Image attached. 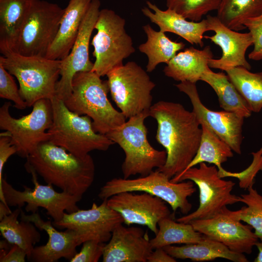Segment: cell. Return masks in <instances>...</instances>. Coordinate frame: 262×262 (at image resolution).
<instances>
[{"label": "cell", "mask_w": 262, "mask_h": 262, "mask_svg": "<svg viewBox=\"0 0 262 262\" xmlns=\"http://www.w3.org/2000/svg\"><path fill=\"white\" fill-rule=\"evenodd\" d=\"M163 248L175 259H190L194 262L213 261L217 258L234 262H249L244 254L233 252L223 244L207 237L199 243L170 245Z\"/></svg>", "instance_id": "obj_26"}, {"label": "cell", "mask_w": 262, "mask_h": 262, "mask_svg": "<svg viewBox=\"0 0 262 262\" xmlns=\"http://www.w3.org/2000/svg\"><path fill=\"white\" fill-rule=\"evenodd\" d=\"M255 246H257L259 253L257 257L254 259V262H262V241H258Z\"/></svg>", "instance_id": "obj_44"}, {"label": "cell", "mask_w": 262, "mask_h": 262, "mask_svg": "<svg viewBox=\"0 0 262 262\" xmlns=\"http://www.w3.org/2000/svg\"><path fill=\"white\" fill-rule=\"evenodd\" d=\"M200 81H203L216 93L220 106L224 111L236 113L244 118L251 115V111L235 86L223 72L215 73L209 67L202 75Z\"/></svg>", "instance_id": "obj_28"}, {"label": "cell", "mask_w": 262, "mask_h": 262, "mask_svg": "<svg viewBox=\"0 0 262 262\" xmlns=\"http://www.w3.org/2000/svg\"><path fill=\"white\" fill-rule=\"evenodd\" d=\"M194 184L190 180L172 182L164 173L156 169L135 179L113 178L101 187L98 196L103 200L122 192H146L164 200L174 212L180 210L186 215L192 207L188 197L196 191Z\"/></svg>", "instance_id": "obj_8"}, {"label": "cell", "mask_w": 262, "mask_h": 262, "mask_svg": "<svg viewBox=\"0 0 262 262\" xmlns=\"http://www.w3.org/2000/svg\"><path fill=\"white\" fill-rule=\"evenodd\" d=\"M26 170L32 175L34 184L33 189L23 185V191L17 190L7 181L5 177L2 179V190L9 206L21 208L26 203L25 211L32 213H36L39 207L43 208L53 221L61 220L65 211L67 213H71L79 210L77 203L82 197L64 191L56 192L50 184H40L37 180L36 173L32 169Z\"/></svg>", "instance_id": "obj_13"}, {"label": "cell", "mask_w": 262, "mask_h": 262, "mask_svg": "<svg viewBox=\"0 0 262 262\" xmlns=\"http://www.w3.org/2000/svg\"><path fill=\"white\" fill-rule=\"evenodd\" d=\"M221 0H166L167 8L191 21L198 22L210 12L217 10Z\"/></svg>", "instance_id": "obj_35"}, {"label": "cell", "mask_w": 262, "mask_h": 262, "mask_svg": "<svg viewBox=\"0 0 262 262\" xmlns=\"http://www.w3.org/2000/svg\"><path fill=\"white\" fill-rule=\"evenodd\" d=\"M16 147L12 144L11 138L5 132L0 135V201L8 205L5 201L2 190V171L4 165L9 158L16 153Z\"/></svg>", "instance_id": "obj_40"}, {"label": "cell", "mask_w": 262, "mask_h": 262, "mask_svg": "<svg viewBox=\"0 0 262 262\" xmlns=\"http://www.w3.org/2000/svg\"><path fill=\"white\" fill-rule=\"evenodd\" d=\"M176 259L163 248L154 249L147 258V262H176Z\"/></svg>", "instance_id": "obj_42"}, {"label": "cell", "mask_w": 262, "mask_h": 262, "mask_svg": "<svg viewBox=\"0 0 262 262\" xmlns=\"http://www.w3.org/2000/svg\"><path fill=\"white\" fill-rule=\"evenodd\" d=\"M20 220L32 222L36 228L45 230L49 240L45 245L34 247L29 261L35 262H54L61 258L70 261L77 253L80 244L76 233L73 230L59 231L51 221H44L36 212L27 215L21 210Z\"/></svg>", "instance_id": "obj_21"}, {"label": "cell", "mask_w": 262, "mask_h": 262, "mask_svg": "<svg viewBox=\"0 0 262 262\" xmlns=\"http://www.w3.org/2000/svg\"><path fill=\"white\" fill-rule=\"evenodd\" d=\"M243 25L248 29L253 38L254 48L249 54V59L254 61L262 60V15L244 20Z\"/></svg>", "instance_id": "obj_38"}, {"label": "cell", "mask_w": 262, "mask_h": 262, "mask_svg": "<svg viewBox=\"0 0 262 262\" xmlns=\"http://www.w3.org/2000/svg\"><path fill=\"white\" fill-rule=\"evenodd\" d=\"M107 200L99 205L93 203L89 209L65 212L61 220L53 221L52 224L59 229L74 230L80 245L91 240L107 242L114 230L124 221L120 213L107 205Z\"/></svg>", "instance_id": "obj_14"}, {"label": "cell", "mask_w": 262, "mask_h": 262, "mask_svg": "<svg viewBox=\"0 0 262 262\" xmlns=\"http://www.w3.org/2000/svg\"><path fill=\"white\" fill-rule=\"evenodd\" d=\"M0 262H24L27 254L25 250L17 245L7 240L0 242Z\"/></svg>", "instance_id": "obj_41"}, {"label": "cell", "mask_w": 262, "mask_h": 262, "mask_svg": "<svg viewBox=\"0 0 262 262\" xmlns=\"http://www.w3.org/2000/svg\"><path fill=\"white\" fill-rule=\"evenodd\" d=\"M12 104L5 102L0 108V129L5 131L16 148V154L27 158L42 143L49 141L48 130L52 122L51 100L41 99L33 105L28 115L13 117L9 109Z\"/></svg>", "instance_id": "obj_11"}, {"label": "cell", "mask_w": 262, "mask_h": 262, "mask_svg": "<svg viewBox=\"0 0 262 262\" xmlns=\"http://www.w3.org/2000/svg\"><path fill=\"white\" fill-rule=\"evenodd\" d=\"M12 76L0 64V97L13 101L16 109H25L28 106Z\"/></svg>", "instance_id": "obj_37"}, {"label": "cell", "mask_w": 262, "mask_h": 262, "mask_svg": "<svg viewBox=\"0 0 262 262\" xmlns=\"http://www.w3.org/2000/svg\"><path fill=\"white\" fill-rule=\"evenodd\" d=\"M112 98L126 118L148 112L151 91L155 87L147 71L133 61L128 62L106 75Z\"/></svg>", "instance_id": "obj_10"}, {"label": "cell", "mask_w": 262, "mask_h": 262, "mask_svg": "<svg viewBox=\"0 0 262 262\" xmlns=\"http://www.w3.org/2000/svg\"><path fill=\"white\" fill-rule=\"evenodd\" d=\"M61 60L27 56L13 51L0 56V64L17 80L20 94L28 107L41 99H51L60 73Z\"/></svg>", "instance_id": "obj_5"}, {"label": "cell", "mask_w": 262, "mask_h": 262, "mask_svg": "<svg viewBox=\"0 0 262 262\" xmlns=\"http://www.w3.org/2000/svg\"><path fill=\"white\" fill-rule=\"evenodd\" d=\"M107 203L121 214L125 224L147 226L155 235L158 231L159 222L171 216L166 202L146 192H120L107 199Z\"/></svg>", "instance_id": "obj_16"}, {"label": "cell", "mask_w": 262, "mask_h": 262, "mask_svg": "<svg viewBox=\"0 0 262 262\" xmlns=\"http://www.w3.org/2000/svg\"><path fill=\"white\" fill-rule=\"evenodd\" d=\"M33 0H0V51H14Z\"/></svg>", "instance_id": "obj_25"}, {"label": "cell", "mask_w": 262, "mask_h": 262, "mask_svg": "<svg viewBox=\"0 0 262 262\" xmlns=\"http://www.w3.org/2000/svg\"><path fill=\"white\" fill-rule=\"evenodd\" d=\"M147 232L141 228L118 225L105 245L103 262H147L152 252Z\"/></svg>", "instance_id": "obj_20"}, {"label": "cell", "mask_w": 262, "mask_h": 262, "mask_svg": "<svg viewBox=\"0 0 262 262\" xmlns=\"http://www.w3.org/2000/svg\"><path fill=\"white\" fill-rule=\"evenodd\" d=\"M251 154L252 162L246 169L240 172H231L223 168L218 170L219 176L222 179L226 177L237 178L239 180V186L242 189H247L253 186L257 173L262 171V147Z\"/></svg>", "instance_id": "obj_36"}, {"label": "cell", "mask_w": 262, "mask_h": 262, "mask_svg": "<svg viewBox=\"0 0 262 262\" xmlns=\"http://www.w3.org/2000/svg\"><path fill=\"white\" fill-rule=\"evenodd\" d=\"M92 0H69L64 9L59 30L46 57L62 60L70 52Z\"/></svg>", "instance_id": "obj_23"}, {"label": "cell", "mask_w": 262, "mask_h": 262, "mask_svg": "<svg viewBox=\"0 0 262 262\" xmlns=\"http://www.w3.org/2000/svg\"><path fill=\"white\" fill-rule=\"evenodd\" d=\"M206 19L208 31H213L215 34L205 35L204 38L219 46L222 51L220 58L209 61V67L225 72L238 66L250 70L251 66L246 58V50L253 43L250 33H240L232 30L224 25L217 16L208 15Z\"/></svg>", "instance_id": "obj_19"}, {"label": "cell", "mask_w": 262, "mask_h": 262, "mask_svg": "<svg viewBox=\"0 0 262 262\" xmlns=\"http://www.w3.org/2000/svg\"><path fill=\"white\" fill-rule=\"evenodd\" d=\"M187 180L197 186L199 204L194 212L178 218V222L188 223L195 220L210 218L220 213L227 205L239 202V196L231 194L235 183L221 178L215 165L208 166L205 163H201L198 167H191L170 179L174 182Z\"/></svg>", "instance_id": "obj_9"}, {"label": "cell", "mask_w": 262, "mask_h": 262, "mask_svg": "<svg viewBox=\"0 0 262 262\" xmlns=\"http://www.w3.org/2000/svg\"><path fill=\"white\" fill-rule=\"evenodd\" d=\"M226 72L251 111L260 112L262 109V72L253 73L245 67L238 66Z\"/></svg>", "instance_id": "obj_32"}, {"label": "cell", "mask_w": 262, "mask_h": 262, "mask_svg": "<svg viewBox=\"0 0 262 262\" xmlns=\"http://www.w3.org/2000/svg\"><path fill=\"white\" fill-rule=\"evenodd\" d=\"M21 210L17 207L0 220V231L8 242L17 245L25 250L29 261L34 246L40 241L41 235L32 222L18 221Z\"/></svg>", "instance_id": "obj_29"}, {"label": "cell", "mask_w": 262, "mask_h": 262, "mask_svg": "<svg viewBox=\"0 0 262 262\" xmlns=\"http://www.w3.org/2000/svg\"><path fill=\"white\" fill-rule=\"evenodd\" d=\"M125 23V19L113 10H100L95 26L97 33L91 42L95 58L91 71L100 77L123 65V60L135 51Z\"/></svg>", "instance_id": "obj_7"}, {"label": "cell", "mask_w": 262, "mask_h": 262, "mask_svg": "<svg viewBox=\"0 0 262 262\" xmlns=\"http://www.w3.org/2000/svg\"><path fill=\"white\" fill-rule=\"evenodd\" d=\"M213 56L210 46L200 50L190 47L170 60L164 69V74L176 81L196 83L209 68L208 63Z\"/></svg>", "instance_id": "obj_24"}, {"label": "cell", "mask_w": 262, "mask_h": 262, "mask_svg": "<svg viewBox=\"0 0 262 262\" xmlns=\"http://www.w3.org/2000/svg\"><path fill=\"white\" fill-rule=\"evenodd\" d=\"M147 40L138 47L139 51L145 54L148 58L146 66L147 72H152L162 63L166 64L176 55L177 52L185 47L182 42L170 40L160 31H156L148 24L143 26Z\"/></svg>", "instance_id": "obj_27"}, {"label": "cell", "mask_w": 262, "mask_h": 262, "mask_svg": "<svg viewBox=\"0 0 262 262\" xmlns=\"http://www.w3.org/2000/svg\"><path fill=\"white\" fill-rule=\"evenodd\" d=\"M158 226L157 233L150 240L153 250L175 244L199 243L206 239L190 223L176 222L171 216L161 219Z\"/></svg>", "instance_id": "obj_30"}, {"label": "cell", "mask_w": 262, "mask_h": 262, "mask_svg": "<svg viewBox=\"0 0 262 262\" xmlns=\"http://www.w3.org/2000/svg\"><path fill=\"white\" fill-rule=\"evenodd\" d=\"M200 125L202 135L199 147L194 158L183 171L201 163L214 164L218 170H221L223 168L222 164L233 156L232 150L207 125L204 123Z\"/></svg>", "instance_id": "obj_31"}, {"label": "cell", "mask_w": 262, "mask_h": 262, "mask_svg": "<svg viewBox=\"0 0 262 262\" xmlns=\"http://www.w3.org/2000/svg\"><path fill=\"white\" fill-rule=\"evenodd\" d=\"M11 212L12 211L10 210L8 206L1 201L0 202V220Z\"/></svg>", "instance_id": "obj_43"}, {"label": "cell", "mask_w": 262, "mask_h": 262, "mask_svg": "<svg viewBox=\"0 0 262 262\" xmlns=\"http://www.w3.org/2000/svg\"><path fill=\"white\" fill-rule=\"evenodd\" d=\"M52 122L48 130L49 141L79 157L92 151H106L114 143L106 135L95 131L92 121L69 110L56 97L50 99Z\"/></svg>", "instance_id": "obj_4"}, {"label": "cell", "mask_w": 262, "mask_h": 262, "mask_svg": "<svg viewBox=\"0 0 262 262\" xmlns=\"http://www.w3.org/2000/svg\"><path fill=\"white\" fill-rule=\"evenodd\" d=\"M149 116L157 121L156 139L166 152L164 164L156 169L171 179L182 173L196 155L201 127L195 114L179 103L159 101L150 107Z\"/></svg>", "instance_id": "obj_1"}, {"label": "cell", "mask_w": 262, "mask_h": 262, "mask_svg": "<svg viewBox=\"0 0 262 262\" xmlns=\"http://www.w3.org/2000/svg\"><path fill=\"white\" fill-rule=\"evenodd\" d=\"M175 86L189 97L193 106L192 111L199 123L207 125L232 151L241 155L245 118L235 113L214 111L207 108L199 98L196 83L182 82Z\"/></svg>", "instance_id": "obj_18"}, {"label": "cell", "mask_w": 262, "mask_h": 262, "mask_svg": "<svg viewBox=\"0 0 262 262\" xmlns=\"http://www.w3.org/2000/svg\"><path fill=\"white\" fill-rule=\"evenodd\" d=\"M146 3L148 7L143 8L142 13L152 23L156 24L160 31L175 33L192 45L203 46V34L208 31L206 19L198 22L188 21L172 10L167 8L162 10L149 1H147Z\"/></svg>", "instance_id": "obj_22"}, {"label": "cell", "mask_w": 262, "mask_h": 262, "mask_svg": "<svg viewBox=\"0 0 262 262\" xmlns=\"http://www.w3.org/2000/svg\"><path fill=\"white\" fill-rule=\"evenodd\" d=\"M100 7L99 0H92L70 52L61 60L60 79L56 84L55 97L63 101L71 94L74 75L79 72L90 71L93 67L94 63L89 58V45Z\"/></svg>", "instance_id": "obj_15"}, {"label": "cell", "mask_w": 262, "mask_h": 262, "mask_svg": "<svg viewBox=\"0 0 262 262\" xmlns=\"http://www.w3.org/2000/svg\"><path fill=\"white\" fill-rule=\"evenodd\" d=\"M109 92L107 81H103L97 73L79 72L73 77L71 95L64 102L71 111L90 117L95 131L106 135L126 119L110 102Z\"/></svg>", "instance_id": "obj_3"}, {"label": "cell", "mask_w": 262, "mask_h": 262, "mask_svg": "<svg viewBox=\"0 0 262 262\" xmlns=\"http://www.w3.org/2000/svg\"><path fill=\"white\" fill-rule=\"evenodd\" d=\"M247 194L239 196V202L246 206L237 211L229 210L230 214L235 219L242 221L254 229V233L262 241V195L253 188L249 187Z\"/></svg>", "instance_id": "obj_34"}, {"label": "cell", "mask_w": 262, "mask_h": 262, "mask_svg": "<svg viewBox=\"0 0 262 262\" xmlns=\"http://www.w3.org/2000/svg\"><path fill=\"white\" fill-rule=\"evenodd\" d=\"M262 15V0H221L217 16L229 28L236 31L246 29L245 20Z\"/></svg>", "instance_id": "obj_33"}, {"label": "cell", "mask_w": 262, "mask_h": 262, "mask_svg": "<svg viewBox=\"0 0 262 262\" xmlns=\"http://www.w3.org/2000/svg\"><path fill=\"white\" fill-rule=\"evenodd\" d=\"M32 169L47 183L82 197L92 185L95 166L92 157L76 156L48 141L41 143L27 158Z\"/></svg>", "instance_id": "obj_2"}, {"label": "cell", "mask_w": 262, "mask_h": 262, "mask_svg": "<svg viewBox=\"0 0 262 262\" xmlns=\"http://www.w3.org/2000/svg\"><path fill=\"white\" fill-rule=\"evenodd\" d=\"M105 244L96 240H88L82 243L80 251L70 262H97L102 257Z\"/></svg>", "instance_id": "obj_39"}, {"label": "cell", "mask_w": 262, "mask_h": 262, "mask_svg": "<svg viewBox=\"0 0 262 262\" xmlns=\"http://www.w3.org/2000/svg\"><path fill=\"white\" fill-rule=\"evenodd\" d=\"M64 9L44 0H33L14 51L27 56L46 57L55 39Z\"/></svg>", "instance_id": "obj_12"}, {"label": "cell", "mask_w": 262, "mask_h": 262, "mask_svg": "<svg viewBox=\"0 0 262 262\" xmlns=\"http://www.w3.org/2000/svg\"><path fill=\"white\" fill-rule=\"evenodd\" d=\"M227 207L213 217L189 222L206 237L220 242L230 250L250 254L258 238L249 225H245L231 216Z\"/></svg>", "instance_id": "obj_17"}, {"label": "cell", "mask_w": 262, "mask_h": 262, "mask_svg": "<svg viewBox=\"0 0 262 262\" xmlns=\"http://www.w3.org/2000/svg\"><path fill=\"white\" fill-rule=\"evenodd\" d=\"M148 116V112L132 116L106 134L125 153V159L121 165L124 179L137 174L146 176L154 168L162 167L166 162V151L155 149L148 141L147 131L144 124L145 119Z\"/></svg>", "instance_id": "obj_6"}]
</instances>
